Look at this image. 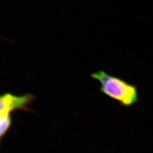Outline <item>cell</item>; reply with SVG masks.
Here are the masks:
<instances>
[{
  "label": "cell",
  "mask_w": 153,
  "mask_h": 153,
  "mask_svg": "<svg viewBox=\"0 0 153 153\" xmlns=\"http://www.w3.org/2000/svg\"><path fill=\"white\" fill-rule=\"evenodd\" d=\"M12 125L11 115H0V136L1 139L5 136Z\"/></svg>",
  "instance_id": "3957f363"
},
{
  "label": "cell",
  "mask_w": 153,
  "mask_h": 153,
  "mask_svg": "<svg viewBox=\"0 0 153 153\" xmlns=\"http://www.w3.org/2000/svg\"><path fill=\"white\" fill-rule=\"evenodd\" d=\"M91 76L100 83L99 90L101 93L117 101L121 105L130 107L138 102L139 94L136 86L102 71L93 73Z\"/></svg>",
  "instance_id": "6da1fadb"
},
{
  "label": "cell",
  "mask_w": 153,
  "mask_h": 153,
  "mask_svg": "<svg viewBox=\"0 0 153 153\" xmlns=\"http://www.w3.org/2000/svg\"><path fill=\"white\" fill-rule=\"evenodd\" d=\"M35 98L31 94L18 96L10 93H4L0 97V115H11V112L18 109L30 111L28 107Z\"/></svg>",
  "instance_id": "7a4b0ae2"
}]
</instances>
